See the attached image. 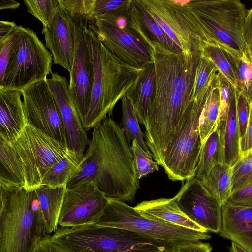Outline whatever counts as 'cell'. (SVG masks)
I'll return each mask as SVG.
<instances>
[{
    "label": "cell",
    "instance_id": "6da1fadb",
    "mask_svg": "<svg viewBox=\"0 0 252 252\" xmlns=\"http://www.w3.org/2000/svg\"><path fill=\"white\" fill-rule=\"evenodd\" d=\"M156 88L145 126L146 143L162 167L167 152L192 110L196 71L201 55H185L157 43L151 48Z\"/></svg>",
    "mask_w": 252,
    "mask_h": 252
},
{
    "label": "cell",
    "instance_id": "7a4b0ae2",
    "mask_svg": "<svg viewBox=\"0 0 252 252\" xmlns=\"http://www.w3.org/2000/svg\"><path fill=\"white\" fill-rule=\"evenodd\" d=\"M84 182L123 202L133 201L140 187L131 146L111 117L93 129L79 170L66 188Z\"/></svg>",
    "mask_w": 252,
    "mask_h": 252
},
{
    "label": "cell",
    "instance_id": "3957f363",
    "mask_svg": "<svg viewBox=\"0 0 252 252\" xmlns=\"http://www.w3.org/2000/svg\"><path fill=\"white\" fill-rule=\"evenodd\" d=\"M71 152L66 143L27 124L12 141L0 137V184L33 190L50 167Z\"/></svg>",
    "mask_w": 252,
    "mask_h": 252
},
{
    "label": "cell",
    "instance_id": "277c9868",
    "mask_svg": "<svg viewBox=\"0 0 252 252\" xmlns=\"http://www.w3.org/2000/svg\"><path fill=\"white\" fill-rule=\"evenodd\" d=\"M86 37L94 69L90 103L83 123L88 131L111 117L116 103L134 85L141 68L115 56L88 28Z\"/></svg>",
    "mask_w": 252,
    "mask_h": 252
},
{
    "label": "cell",
    "instance_id": "5b68a950",
    "mask_svg": "<svg viewBox=\"0 0 252 252\" xmlns=\"http://www.w3.org/2000/svg\"><path fill=\"white\" fill-rule=\"evenodd\" d=\"M47 235L34 190L0 184V252H32Z\"/></svg>",
    "mask_w": 252,
    "mask_h": 252
},
{
    "label": "cell",
    "instance_id": "8992f818",
    "mask_svg": "<svg viewBox=\"0 0 252 252\" xmlns=\"http://www.w3.org/2000/svg\"><path fill=\"white\" fill-rule=\"evenodd\" d=\"M51 238L67 252H176L178 247L126 229L94 225L58 227Z\"/></svg>",
    "mask_w": 252,
    "mask_h": 252
},
{
    "label": "cell",
    "instance_id": "52a82bcc",
    "mask_svg": "<svg viewBox=\"0 0 252 252\" xmlns=\"http://www.w3.org/2000/svg\"><path fill=\"white\" fill-rule=\"evenodd\" d=\"M186 5L198 23L204 47H219L235 60L247 55L242 37L247 11L241 1L194 0Z\"/></svg>",
    "mask_w": 252,
    "mask_h": 252
},
{
    "label": "cell",
    "instance_id": "ba28073f",
    "mask_svg": "<svg viewBox=\"0 0 252 252\" xmlns=\"http://www.w3.org/2000/svg\"><path fill=\"white\" fill-rule=\"evenodd\" d=\"M94 225L126 229L178 246L211 238L208 232L148 218L141 214L134 207L109 198L100 219Z\"/></svg>",
    "mask_w": 252,
    "mask_h": 252
},
{
    "label": "cell",
    "instance_id": "9c48e42d",
    "mask_svg": "<svg viewBox=\"0 0 252 252\" xmlns=\"http://www.w3.org/2000/svg\"><path fill=\"white\" fill-rule=\"evenodd\" d=\"M19 38L0 89L21 92L52 73L53 56L33 30L18 25Z\"/></svg>",
    "mask_w": 252,
    "mask_h": 252
},
{
    "label": "cell",
    "instance_id": "30bf717a",
    "mask_svg": "<svg viewBox=\"0 0 252 252\" xmlns=\"http://www.w3.org/2000/svg\"><path fill=\"white\" fill-rule=\"evenodd\" d=\"M218 78L217 75L205 94L196 100L165 156L162 167L172 181H187L195 177L202 145L199 134L200 119L207 97Z\"/></svg>",
    "mask_w": 252,
    "mask_h": 252
},
{
    "label": "cell",
    "instance_id": "8fae6325",
    "mask_svg": "<svg viewBox=\"0 0 252 252\" xmlns=\"http://www.w3.org/2000/svg\"><path fill=\"white\" fill-rule=\"evenodd\" d=\"M21 92L27 124L66 144L64 126L47 80L35 83Z\"/></svg>",
    "mask_w": 252,
    "mask_h": 252
},
{
    "label": "cell",
    "instance_id": "7c38bea8",
    "mask_svg": "<svg viewBox=\"0 0 252 252\" xmlns=\"http://www.w3.org/2000/svg\"><path fill=\"white\" fill-rule=\"evenodd\" d=\"M108 202V198L92 182L67 188L58 219V227L95 224Z\"/></svg>",
    "mask_w": 252,
    "mask_h": 252
},
{
    "label": "cell",
    "instance_id": "4fadbf2b",
    "mask_svg": "<svg viewBox=\"0 0 252 252\" xmlns=\"http://www.w3.org/2000/svg\"><path fill=\"white\" fill-rule=\"evenodd\" d=\"M73 19L75 49L72 66L69 72V87L74 105L83 123L90 103L94 69L86 37L88 20L86 18Z\"/></svg>",
    "mask_w": 252,
    "mask_h": 252
},
{
    "label": "cell",
    "instance_id": "5bb4252c",
    "mask_svg": "<svg viewBox=\"0 0 252 252\" xmlns=\"http://www.w3.org/2000/svg\"><path fill=\"white\" fill-rule=\"evenodd\" d=\"M145 8L159 17L176 35L183 52L203 48L198 23L187 7L189 0H141Z\"/></svg>",
    "mask_w": 252,
    "mask_h": 252
},
{
    "label": "cell",
    "instance_id": "9a60e30c",
    "mask_svg": "<svg viewBox=\"0 0 252 252\" xmlns=\"http://www.w3.org/2000/svg\"><path fill=\"white\" fill-rule=\"evenodd\" d=\"M88 28L110 52L126 63L141 68L152 60L150 49L131 28L121 29L99 20L88 22Z\"/></svg>",
    "mask_w": 252,
    "mask_h": 252
},
{
    "label": "cell",
    "instance_id": "2e32d148",
    "mask_svg": "<svg viewBox=\"0 0 252 252\" xmlns=\"http://www.w3.org/2000/svg\"><path fill=\"white\" fill-rule=\"evenodd\" d=\"M174 197L181 211L192 221L207 231L220 232L221 206L196 177L186 181Z\"/></svg>",
    "mask_w": 252,
    "mask_h": 252
},
{
    "label": "cell",
    "instance_id": "e0dca14e",
    "mask_svg": "<svg viewBox=\"0 0 252 252\" xmlns=\"http://www.w3.org/2000/svg\"><path fill=\"white\" fill-rule=\"evenodd\" d=\"M46 80L60 111L66 144L71 151L83 159L90 139L73 102L69 83L65 77L57 72L52 73L51 77Z\"/></svg>",
    "mask_w": 252,
    "mask_h": 252
},
{
    "label": "cell",
    "instance_id": "ac0fdd59",
    "mask_svg": "<svg viewBox=\"0 0 252 252\" xmlns=\"http://www.w3.org/2000/svg\"><path fill=\"white\" fill-rule=\"evenodd\" d=\"M73 18L61 6L49 24L43 27L45 46L51 53L53 63L69 72L72 68L74 49L75 32Z\"/></svg>",
    "mask_w": 252,
    "mask_h": 252
},
{
    "label": "cell",
    "instance_id": "d6986e66",
    "mask_svg": "<svg viewBox=\"0 0 252 252\" xmlns=\"http://www.w3.org/2000/svg\"><path fill=\"white\" fill-rule=\"evenodd\" d=\"M220 235L252 252V207L221 206Z\"/></svg>",
    "mask_w": 252,
    "mask_h": 252
},
{
    "label": "cell",
    "instance_id": "ffe728a7",
    "mask_svg": "<svg viewBox=\"0 0 252 252\" xmlns=\"http://www.w3.org/2000/svg\"><path fill=\"white\" fill-rule=\"evenodd\" d=\"M21 92L0 89V137L10 142L27 125Z\"/></svg>",
    "mask_w": 252,
    "mask_h": 252
},
{
    "label": "cell",
    "instance_id": "44dd1931",
    "mask_svg": "<svg viewBox=\"0 0 252 252\" xmlns=\"http://www.w3.org/2000/svg\"><path fill=\"white\" fill-rule=\"evenodd\" d=\"M134 208L148 218L200 232H208L189 219L180 209L174 197L145 200Z\"/></svg>",
    "mask_w": 252,
    "mask_h": 252
},
{
    "label": "cell",
    "instance_id": "7402d4cb",
    "mask_svg": "<svg viewBox=\"0 0 252 252\" xmlns=\"http://www.w3.org/2000/svg\"><path fill=\"white\" fill-rule=\"evenodd\" d=\"M155 88V67L152 59L141 67L134 85L126 95L131 102L139 122L144 126Z\"/></svg>",
    "mask_w": 252,
    "mask_h": 252
},
{
    "label": "cell",
    "instance_id": "603a6c76",
    "mask_svg": "<svg viewBox=\"0 0 252 252\" xmlns=\"http://www.w3.org/2000/svg\"><path fill=\"white\" fill-rule=\"evenodd\" d=\"M222 163L232 167L239 158L240 136L236 109V89L234 88L225 120L218 124Z\"/></svg>",
    "mask_w": 252,
    "mask_h": 252
},
{
    "label": "cell",
    "instance_id": "cb8c5ba5",
    "mask_svg": "<svg viewBox=\"0 0 252 252\" xmlns=\"http://www.w3.org/2000/svg\"><path fill=\"white\" fill-rule=\"evenodd\" d=\"M66 189L65 187H51L41 185L34 189L40 204L48 235H52L58 228V219Z\"/></svg>",
    "mask_w": 252,
    "mask_h": 252
},
{
    "label": "cell",
    "instance_id": "d4e9b609",
    "mask_svg": "<svg viewBox=\"0 0 252 252\" xmlns=\"http://www.w3.org/2000/svg\"><path fill=\"white\" fill-rule=\"evenodd\" d=\"M197 179L221 206L232 193V167L227 165L218 164Z\"/></svg>",
    "mask_w": 252,
    "mask_h": 252
},
{
    "label": "cell",
    "instance_id": "484cf974",
    "mask_svg": "<svg viewBox=\"0 0 252 252\" xmlns=\"http://www.w3.org/2000/svg\"><path fill=\"white\" fill-rule=\"evenodd\" d=\"M82 160L71 152L50 167L43 176L39 186L67 187L68 183L78 171Z\"/></svg>",
    "mask_w": 252,
    "mask_h": 252
},
{
    "label": "cell",
    "instance_id": "4316f807",
    "mask_svg": "<svg viewBox=\"0 0 252 252\" xmlns=\"http://www.w3.org/2000/svg\"><path fill=\"white\" fill-rule=\"evenodd\" d=\"M219 83V74L218 79L207 97L200 119L199 134L201 144L218 127L220 113Z\"/></svg>",
    "mask_w": 252,
    "mask_h": 252
},
{
    "label": "cell",
    "instance_id": "83f0119b",
    "mask_svg": "<svg viewBox=\"0 0 252 252\" xmlns=\"http://www.w3.org/2000/svg\"><path fill=\"white\" fill-rule=\"evenodd\" d=\"M220 163H222L221 144L217 128L201 145L195 177H200Z\"/></svg>",
    "mask_w": 252,
    "mask_h": 252
},
{
    "label": "cell",
    "instance_id": "f1b7e54d",
    "mask_svg": "<svg viewBox=\"0 0 252 252\" xmlns=\"http://www.w3.org/2000/svg\"><path fill=\"white\" fill-rule=\"evenodd\" d=\"M202 51L212 60L218 73L237 89L238 74L235 59L225 50L213 45L205 46Z\"/></svg>",
    "mask_w": 252,
    "mask_h": 252
},
{
    "label": "cell",
    "instance_id": "f546056e",
    "mask_svg": "<svg viewBox=\"0 0 252 252\" xmlns=\"http://www.w3.org/2000/svg\"><path fill=\"white\" fill-rule=\"evenodd\" d=\"M121 101L122 116L120 126L126 139L128 142L135 140L147 153L153 156L144 140V134L131 102L126 96L122 98Z\"/></svg>",
    "mask_w": 252,
    "mask_h": 252
},
{
    "label": "cell",
    "instance_id": "4dcf8cb0",
    "mask_svg": "<svg viewBox=\"0 0 252 252\" xmlns=\"http://www.w3.org/2000/svg\"><path fill=\"white\" fill-rule=\"evenodd\" d=\"M218 72L213 62L201 51L195 83L194 98L195 100L205 94Z\"/></svg>",
    "mask_w": 252,
    "mask_h": 252
},
{
    "label": "cell",
    "instance_id": "1f68e13d",
    "mask_svg": "<svg viewBox=\"0 0 252 252\" xmlns=\"http://www.w3.org/2000/svg\"><path fill=\"white\" fill-rule=\"evenodd\" d=\"M232 167V193L252 182V150L240 156Z\"/></svg>",
    "mask_w": 252,
    "mask_h": 252
},
{
    "label": "cell",
    "instance_id": "d6a6232c",
    "mask_svg": "<svg viewBox=\"0 0 252 252\" xmlns=\"http://www.w3.org/2000/svg\"><path fill=\"white\" fill-rule=\"evenodd\" d=\"M28 12L47 26L61 7L59 0H24Z\"/></svg>",
    "mask_w": 252,
    "mask_h": 252
},
{
    "label": "cell",
    "instance_id": "836d02e7",
    "mask_svg": "<svg viewBox=\"0 0 252 252\" xmlns=\"http://www.w3.org/2000/svg\"><path fill=\"white\" fill-rule=\"evenodd\" d=\"M236 60L237 67V90L248 100L250 105L252 101V64L247 55Z\"/></svg>",
    "mask_w": 252,
    "mask_h": 252
},
{
    "label": "cell",
    "instance_id": "e575fe53",
    "mask_svg": "<svg viewBox=\"0 0 252 252\" xmlns=\"http://www.w3.org/2000/svg\"><path fill=\"white\" fill-rule=\"evenodd\" d=\"M131 151L138 179L159 170L158 164L153 156L147 153L135 140L131 142Z\"/></svg>",
    "mask_w": 252,
    "mask_h": 252
},
{
    "label": "cell",
    "instance_id": "d590c367",
    "mask_svg": "<svg viewBox=\"0 0 252 252\" xmlns=\"http://www.w3.org/2000/svg\"><path fill=\"white\" fill-rule=\"evenodd\" d=\"M19 38L18 26L7 36L0 40V83L2 82Z\"/></svg>",
    "mask_w": 252,
    "mask_h": 252
},
{
    "label": "cell",
    "instance_id": "8d00e7d4",
    "mask_svg": "<svg viewBox=\"0 0 252 252\" xmlns=\"http://www.w3.org/2000/svg\"><path fill=\"white\" fill-rule=\"evenodd\" d=\"M94 0H59L61 6L73 18L91 16Z\"/></svg>",
    "mask_w": 252,
    "mask_h": 252
},
{
    "label": "cell",
    "instance_id": "74e56055",
    "mask_svg": "<svg viewBox=\"0 0 252 252\" xmlns=\"http://www.w3.org/2000/svg\"><path fill=\"white\" fill-rule=\"evenodd\" d=\"M250 105L246 98L236 89V109L240 139L246 133Z\"/></svg>",
    "mask_w": 252,
    "mask_h": 252
},
{
    "label": "cell",
    "instance_id": "f35d334b",
    "mask_svg": "<svg viewBox=\"0 0 252 252\" xmlns=\"http://www.w3.org/2000/svg\"><path fill=\"white\" fill-rule=\"evenodd\" d=\"M219 74L220 76V113L218 124L224 121L226 118L234 89L231 84L225 78L219 73Z\"/></svg>",
    "mask_w": 252,
    "mask_h": 252
},
{
    "label": "cell",
    "instance_id": "ab89813d",
    "mask_svg": "<svg viewBox=\"0 0 252 252\" xmlns=\"http://www.w3.org/2000/svg\"><path fill=\"white\" fill-rule=\"evenodd\" d=\"M132 0H94L93 9L88 22L102 14L123 8Z\"/></svg>",
    "mask_w": 252,
    "mask_h": 252
},
{
    "label": "cell",
    "instance_id": "60d3db41",
    "mask_svg": "<svg viewBox=\"0 0 252 252\" xmlns=\"http://www.w3.org/2000/svg\"><path fill=\"white\" fill-rule=\"evenodd\" d=\"M225 203L252 207V182L245 187L232 193Z\"/></svg>",
    "mask_w": 252,
    "mask_h": 252
},
{
    "label": "cell",
    "instance_id": "b9f144b4",
    "mask_svg": "<svg viewBox=\"0 0 252 252\" xmlns=\"http://www.w3.org/2000/svg\"><path fill=\"white\" fill-rule=\"evenodd\" d=\"M247 56L252 64V7L247 11L242 31Z\"/></svg>",
    "mask_w": 252,
    "mask_h": 252
},
{
    "label": "cell",
    "instance_id": "7bdbcfd3",
    "mask_svg": "<svg viewBox=\"0 0 252 252\" xmlns=\"http://www.w3.org/2000/svg\"><path fill=\"white\" fill-rule=\"evenodd\" d=\"M240 148L241 156H243L252 150V101L250 104V115L246 133L240 139Z\"/></svg>",
    "mask_w": 252,
    "mask_h": 252
},
{
    "label": "cell",
    "instance_id": "ee69618b",
    "mask_svg": "<svg viewBox=\"0 0 252 252\" xmlns=\"http://www.w3.org/2000/svg\"><path fill=\"white\" fill-rule=\"evenodd\" d=\"M32 252H67L55 244L48 235L35 247Z\"/></svg>",
    "mask_w": 252,
    "mask_h": 252
},
{
    "label": "cell",
    "instance_id": "f6af8a7d",
    "mask_svg": "<svg viewBox=\"0 0 252 252\" xmlns=\"http://www.w3.org/2000/svg\"><path fill=\"white\" fill-rule=\"evenodd\" d=\"M212 250L209 243L197 241L178 246L177 252H211Z\"/></svg>",
    "mask_w": 252,
    "mask_h": 252
},
{
    "label": "cell",
    "instance_id": "bcb514c9",
    "mask_svg": "<svg viewBox=\"0 0 252 252\" xmlns=\"http://www.w3.org/2000/svg\"><path fill=\"white\" fill-rule=\"evenodd\" d=\"M18 25L13 21H0V40L9 35Z\"/></svg>",
    "mask_w": 252,
    "mask_h": 252
},
{
    "label": "cell",
    "instance_id": "7dc6e473",
    "mask_svg": "<svg viewBox=\"0 0 252 252\" xmlns=\"http://www.w3.org/2000/svg\"><path fill=\"white\" fill-rule=\"evenodd\" d=\"M20 3L13 0H0V9H15L18 8Z\"/></svg>",
    "mask_w": 252,
    "mask_h": 252
},
{
    "label": "cell",
    "instance_id": "c3c4849f",
    "mask_svg": "<svg viewBox=\"0 0 252 252\" xmlns=\"http://www.w3.org/2000/svg\"><path fill=\"white\" fill-rule=\"evenodd\" d=\"M229 251L230 252H249L242 246L233 241H231Z\"/></svg>",
    "mask_w": 252,
    "mask_h": 252
},
{
    "label": "cell",
    "instance_id": "681fc988",
    "mask_svg": "<svg viewBox=\"0 0 252 252\" xmlns=\"http://www.w3.org/2000/svg\"></svg>",
    "mask_w": 252,
    "mask_h": 252
}]
</instances>
